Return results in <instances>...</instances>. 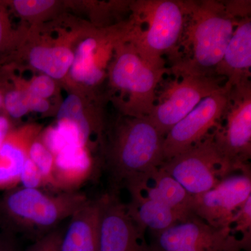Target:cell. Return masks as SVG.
<instances>
[{
	"label": "cell",
	"mask_w": 251,
	"mask_h": 251,
	"mask_svg": "<svg viewBox=\"0 0 251 251\" xmlns=\"http://www.w3.org/2000/svg\"><path fill=\"white\" fill-rule=\"evenodd\" d=\"M184 2L189 20L186 35L192 56L176 63L173 70L177 74L214 75L242 13L234 1Z\"/></svg>",
	"instance_id": "cell-1"
},
{
	"label": "cell",
	"mask_w": 251,
	"mask_h": 251,
	"mask_svg": "<svg viewBox=\"0 0 251 251\" xmlns=\"http://www.w3.org/2000/svg\"><path fill=\"white\" fill-rule=\"evenodd\" d=\"M10 132L9 120L4 116H0V148Z\"/></svg>",
	"instance_id": "cell-30"
},
{
	"label": "cell",
	"mask_w": 251,
	"mask_h": 251,
	"mask_svg": "<svg viewBox=\"0 0 251 251\" xmlns=\"http://www.w3.org/2000/svg\"><path fill=\"white\" fill-rule=\"evenodd\" d=\"M87 201L85 195L76 191L51 196L40 189L17 186L0 197V224L40 239L70 219Z\"/></svg>",
	"instance_id": "cell-3"
},
{
	"label": "cell",
	"mask_w": 251,
	"mask_h": 251,
	"mask_svg": "<svg viewBox=\"0 0 251 251\" xmlns=\"http://www.w3.org/2000/svg\"><path fill=\"white\" fill-rule=\"evenodd\" d=\"M55 85L53 79L46 75L34 77L27 90L31 95L39 98L47 99L53 94Z\"/></svg>",
	"instance_id": "cell-26"
},
{
	"label": "cell",
	"mask_w": 251,
	"mask_h": 251,
	"mask_svg": "<svg viewBox=\"0 0 251 251\" xmlns=\"http://www.w3.org/2000/svg\"><path fill=\"white\" fill-rule=\"evenodd\" d=\"M234 173L212 189L193 196V215L214 228H226L251 196V167Z\"/></svg>",
	"instance_id": "cell-10"
},
{
	"label": "cell",
	"mask_w": 251,
	"mask_h": 251,
	"mask_svg": "<svg viewBox=\"0 0 251 251\" xmlns=\"http://www.w3.org/2000/svg\"><path fill=\"white\" fill-rule=\"evenodd\" d=\"M99 200L88 199L69 219L59 251H99Z\"/></svg>",
	"instance_id": "cell-15"
},
{
	"label": "cell",
	"mask_w": 251,
	"mask_h": 251,
	"mask_svg": "<svg viewBox=\"0 0 251 251\" xmlns=\"http://www.w3.org/2000/svg\"><path fill=\"white\" fill-rule=\"evenodd\" d=\"M161 135L148 117L126 116L115 125L105 151L111 191L164 162Z\"/></svg>",
	"instance_id": "cell-2"
},
{
	"label": "cell",
	"mask_w": 251,
	"mask_h": 251,
	"mask_svg": "<svg viewBox=\"0 0 251 251\" xmlns=\"http://www.w3.org/2000/svg\"><path fill=\"white\" fill-rule=\"evenodd\" d=\"M28 102L29 111L44 113L49 110L50 105L47 99L39 98L28 92Z\"/></svg>",
	"instance_id": "cell-28"
},
{
	"label": "cell",
	"mask_w": 251,
	"mask_h": 251,
	"mask_svg": "<svg viewBox=\"0 0 251 251\" xmlns=\"http://www.w3.org/2000/svg\"><path fill=\"white\" fill-rule=\"evenodd\" d=\"M31 130L11 132L0 148V191L17 187L33 141Z\"/></svg>",
	"instance_id": "cell-17"
},
{
	"label": "cell",
	"mask_w": 251,
	"mask_h": 251,
	"mask_svg": "<svg viewBox=\"0 0 251 251\" xmlns=\"http://www.w3.org/2000/svg\"><path fill=\"white\" fill-rule=\"evenodd\" d=\"M28 158L37 167L45 185L52 186L54 156L41 140H34L28 150Z\"/></svg>",
	"instance_id": "cell-22"
},
{
	"label": "cell",
	"mask_w": 251,
	"mask_h": 251,
	"mask_svg": "<svg viewBox=\"0 0 251 251\" xmlns=\"http://www.w3.org/2000/svg\"><path fill=\"white\" fill-rule=\"evenodd\" d=\"M3 97L4 95L0 92V108L3 107Z\"/></svg>",
	"instance_id": "cell-32"
},
{
	"label": "cell",
	"mask_w": 251,
	"mask_h": 251,
	"mask_svg": "<svg viewBox=\"0 0 251 251\" xmlns=\"http://www.w3.org/2000/svg\"><path fill=\"white\" fill-rule=\"evenodd\" d=\"M251 18L244 15L238 20L223 58L214 75L227 80L231 88L251 82Z\"/></svg>",
	"instance_id": "cell-14"
},
{
	"label": "cell",
	"mask_w": 251,
	"mask_h": 251,
	"mask_svg": "<svg viewBox=\"0 0 251 251\" xmlns=\"http://www.w3.org/2000/svg\"><path fill=\"white\" fill-rule=\"evenodd\" d=\"M167 72L166 68L155 67L144 59L130 42L117 46L110 78L112 86L128 97L122 104L126 116L150 115L156 103L157 86Z\"/></svg>",
	"instance_id": "cell-5"
},
{
	"label": "cell",
	"mask_w": 251,
	"mask_h": 251,
	"mask_svg": "<svg viewBox=\"0 0 251 251\" xmlns=\"http://www.w3.org/2000/svg\"><path fill=\"white\" fill-rule=\"evenodd\" d=\"M125 188L130 196H138L165 204L184 219L193 215V196L160 167L135 176Z\"/></svg>",
	"instance_id": "cell-13"
},
{
	"label": "cell",
	"mask_w": 251,
	"mask_h": 251,
	"mask_svg": "<svg viewBox=\"0 0 251 251\" xmlns=\"http://www.w3.org/2000/svg\"><path fill=\"white\" fill-rule=\"evenodd\" d=\"M99 47V41L94 37L87 38L79 44L69 72L74 80L87 86L97 85L103 80L105 72L96 59Z\"/></svg>",
	"instance_id": "cell-20"
},
{
	"label": "cell",
	"mask_w": 251,
	"mask_h": 251,
	"mask_svg": "<svg viewBox=\"0 0 251 251\" xmlns=\"http://www.w3.org/2000/svg\"><path fill=\"white\" fill-rule=\"evenodd\" d=\"M93 161L87 146L68 145L54 155L52 188L74 192L90 176Z\"/></svg>",
	"instance_id": "cell-16"
},
{
	"label": "cell",
	"mask_w": 251,
	"mask_h": 251,
	"mask_svg": "<svg viewBox=\"0 0 251 251\" xmlns=\"http://www.w3.org/2000/svg\"><path fill=\"white\" fill-rule=\"evenodd\" d=\"M224 117V126L218 124L212 130L221 156L234 171L251 167V82L231 89L228 106Z\"/></svg>",
	"instance_id": "cell-8"
},
{
	"label": "cell",
	"mask_w": 251,
	"mask_h": 251,
	"mask_svg": "<svg viewBox=\"0 0 251 251\" xmlns=\"http://www.w3.org/2000/svg\"><path fill=\"white\" fill-rule=\"evenodd\" d=\"M130 196V202L126 204L127 211L142 230L150 229L157 233L186 219L165 204L138 196Z\"/></svg>",
	"instance_id": "cell-18"
},
{
	"label": "cell",
	"mask_w": 251,
	"mask_h": 251,
	"mask_svg": "<svg viewBox=\"0 0 251 251\" xmlns=\"http://www.w3.org/2000/svg\"><path fill=\"white\" fill-rule=\"evenodd\" d=\"M161 168L193 196L212 189L236 172L220 153L212 130L192 148L165 161Z\"/></svg>",
	"instance_id": "cell-6"
},
{
	"label": "cell",
	"mask_w": 251,
	"mask_h": 251,
	"mask_svg": "<svg viewBox=\"0 0 251 251\" xmlns=\"http://www.w3.org/2000/svg\"><path fill=\"white\" fill-rule=\"evenodd\" d=\"M20 184H22L23 188L33 189H40L45 185L40 171L29 158L23 167L20 177Z\"/></svg>",
	"instance_id": "cell-24"
},
{
	"label": "cell",
	"mask_w": 251,
	"mask_h": 251,
	"mask_svg": "<svg viewBox=\"0 0 251 251\" xmlns=\"http://www.w3.org/2000/svg\"><path fill=\"white\" fill-rule=\"evenodd\" d=\"M0 251H14L9 242L0 237Z\"/></svg>",
	"instance_id": "cell-31"
},
{
	"label": "cell",
	"mask_w": 251,
	"mask_h": 251,
	"mask_svg": "<svg viewBox=\"0 0 251 251\" xmlns=\"http://www.w3.org/2000/svg\"><path fill=\"white\" fill-rule=\"evenodd\" d=\"M231 89L226 84L221 90L203 99L168 131L163 143L164 162L192 148L215 128L228 106Z\"/></svg>",
	"instance_id": "cell-9"
},
{
	"label": "cell",
	"mask_w": 251,
	"mask_h": 251,
	"mask_svg": "<svg viewBox=\"0 0 251 251\" xmlns=\"http://www.w3.org/2000/svg\"><path fill=\"white\" fill-rule=\"evenodd\" d=\"M57 119H67L77 123L88 142L94 132L98 134L100 132V128L91 122L86 115L82 100L75 94H70L64 99L57 112Z\"/></svg>",
	"instance_id": "cell-21"
},
{
	"label": "cell",
	"mask_w": 251,
	"mask_h": 251,
	"mask_svg": "<svg viewBox=\"0 0 251 251\" xmlns=\"http://www.w3.org/2000/svg\"><path fill=\"white\" fill-rule=\"evenodd\" d=\"M154 251H239L227 228L216 229L196 216L155 234Z\"/></svg>",
	"instance_id": "cell-11"
},
{
	"label": "cell",
	"mask_w": 251,
	"mask_h": 251,
	"mask_svg": "<svg viewBox=\"0 0 251 251\" xmlns=\"http://www.w3.org/2000/svg\"><path fill=\"white\" fill-rule=\"evenodd\" d=\"M99 251H151L116 192L98 198Z\"/></svg>",
	"instance_id": "cell-12"
},
{
	"label": "cell",
	"mask_w": 251,
	"mask_h": 251,
	"mask_svg": "<svg viewBox=\"0 0 251 251\" xmlns=\"http://www.w3.org/2000/svg\"><path fill=\"white\" fill-rule=\"evenodd\" d=\"M74 58L72 50L63 46H37L32 48L29 53L31 67L55 80L67 75Z\"/></svg>",
	"instance_id": "cell-19"
},
{
	"label": "cell",
	"mask_w": 251,
	"mask_h": 251,
	"mask_svg": "<svg viewBox=\"0 0 251 251\" xmlns=\"http://www.w3.org/2000/svg\"><path fill=\"white\" fill-rule=\"evenodd\" d=\"M63 232L55 229L39 239L29 251H59Z\"/></svg>",
	"instance_id": "cell-27"
},
{
	"label": "cell",
	"mask_w": 251,
	"mask_h": 251,
	"mask_svg": "<svg viewBox=\"0 0 251 251\" xmlns=\"http://www.w3.org/2000/svg\"><path fill=\"white\" fill-rule=\"evenodd\" d=\"M3 107L10 117L20 119L29 111L27 91L12 90L3 97Z\"/></svg>",
	"instance_id": "cell-23"
},
{
	"label": "cell",
	"mask_w": 251,
	"mask_h": 251,
	"mask_svg": "<svg viewBox=\"0 0 251 251\" xmlns=\"http://www.w3.org/2000/svg\"><path fill=\"white\" fill-rule=\"evenodd\" d=\"M132 9L135 25L128 42L149 63L166 68L163 55L176 48L186 27L184 1L141 0Z\"/></svg>",
	"instance_id": "cell-4"
},
{
	"label": "cell",
	"mask_w": 251,
	"mask_h": 251,
	"mask_svg": "<svg viewBox=\"0 0 251 251\" xmlns=\"http://www.w3.org/2000/svg\"><path fill=\"white\" fill-rule=\"evenodd\" d=\"M54 4V1H13L14 9L23 16H33L45 12Z\"/></svg>",
	"instance_id": "cell-25"
},
{
	"label": "cell",
	"mask_w": 251,
	"mask_h": 251,
	"mask_svg": "<svg viewBox=\"0 0 251 251\" xmlns=\"http://www.w3.org/2000/svg\"><path fill=\"white\" fill-rule=\"evenodd\" d=\"M9 28L4 15L0 12V52L4 50L9 41Z\"/></svg>",
	"instance_id": "cell-29"
},
{
	"label": "cell",
	"mask_w": 251,
	"mask_h": 251,
	"mask_svg": "<svg viewBox=\"0 0 251 251\" xmlns=\"http://www.w3.org/2000/svg\"><path fill=\"white\" fill-rule=\"evenodd\" d=\"M180 80L167 87L148 118L161 135H166L201 101L221 90L222 77L205 74L178 73Z\"/></svg>",
	"instance_id": "cell-7"
}]
</instances>
